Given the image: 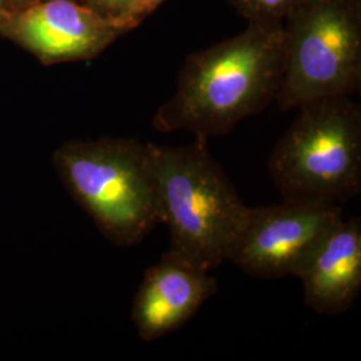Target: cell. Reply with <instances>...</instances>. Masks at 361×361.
I'll list each match as a JSON object with an SVG mask.
<instances>
[{
	"mask_svg": "<svg viewBox=\"0 0 361 361\" xmlns=\"http://www.w3.org/2000/svg\"><path fill=\"white\" fill-rule=\"evenodd\" d=\"M302 0H228L249 22H284Z\"/></svg>",
	"mask_w": 361,
	"mask_h": 361,
	"instance_id": "cell-10",
	"label": "cell"
},
{
	"mask_svg": "<svg viewBox=\"0 0 361 361\" xmlns=\"http://www.w3.org/2000/svg\"><path fill=\"white\" fill-rule=\"evenodd\" d=\"M0 31L44 65L95 58L128 32L75 0H40L11 16Z\"/></svg>",
	"mask_w": 361,
	"mask_h": 361,
	"instance_id": "cell-7",
	"label": "cell"
},
{
	"mask_svg": "<svg viewBox=\"0 0 361 361\" xmlns=\"http://www.w3.org/2000/svg\"><path fill=\"white\" fill-rule=\"evenodd\" d=\"M101 15L104 19L123 27L126 31L134 28L133 13L135 0H75Z\"/></svg>",
	"mask_w": 361,
	"mask_h": 361,
	"instance_id": "cell-11",
	"label": "cell"
},
{
	"mask_svg": "<svg viewBox=\"0 0 361 361\" xmlns=\"http://www.w3.org/2000/svg\"><path fill=\"white\" fill-rule=\"evenodd\" d=\"M343 216L341 207L289 201L247 207L226 261L257 279L296 276L310 252Z\"/></svg>",
	"mask_w": 361,
	"mask_h": 361,
	"instance_id": "cell-6",
	"label": "cell"
},
{
	"mask_svg": "<svg viewBox=\"0 0 361 361\" xmlns=\"http://www.w3.org/2000/svg\"><path fill=\"white\" fill-rule=\"evenodd\" d=\"M283 27V111L360 90L361 0H302Z\"/></svg>",
	"mask_w": 361,
	"mask_h": 361,
	"instance_id": "cell-5",
	"label": "cell"
},
{
	"mask_svg": "<svg viewBox=\"0 0 361 361\" xmlns=\"http://www.w3.org/2000/svg\"><path fill=\"white\" fill-rule=\"evenodd\" d=\"M304 302L320 314L348 312L361 292V222L343 216L297 271Z\"/></svg>",
	"mask_w": 361,
	"mask_h": 361,
	"instance_id": "cell-9",
	"label": "cell"
},
{
	"mask_svg": "<svg viewBox=\"0 0 361 361\" xmlns=\"http://www.w3.org/2000/svg\"><path fill=\"white\" fill-rule=\"evenodd\" d=\"M284 66L283 22H249L241 34L186 58L153 126L205 140L228 134L276 101Z\"/></svg>",
	"mask_w": 361,
	"mask_h": 361,
	"instance_id": "cell-1",
	"label": "cell"
},
{
	"mask_svg": "<svg viewBox=\"0 0 361 361\" xmlns=\"http://www.w3.org/2000/svg\"><path fill=\"white\" fill-rule=\"evenodd\" d=\"M269 176L283 201L341 207L361 192V109L347 95L298 107L274 145Z\"/></svg>",
	"mask_w": 361,
	"mask_h": 361,
	"instance_id": "cell-4",
	"label": "cell"
},
{
	"mask_svg": "<svg viewBox=\"0 0 361 361\" xmlns=\"http://www.w3.org/2000/svg\"><path fill=\"white\" fill-rule=\"evenodd\" d=\"M165 0H135L134 4V13H133V23L134 27L141 25L143 20L154 13L155 10L164 3Z\"/></svg>",
	"mask_w": 361,
	"mask_h": 361,
	"instance_id": "cell-12",
	"label": "cell"
},
{
	"mask_svg": "<svg viewBox=\"0 0 361 361\" xmlns=\"http://www.w3.org/2000/svg\"><path fill=\"white\" fill-rule=\"evenodd\" d=\"M39 1L40 0H0L1 6L6 8V11L10 13L11 16L25 11L28 7L37 4Z\"/></svg>",
	"mask_w": 361,
	"mask_h": 361,
	"instance_id": "cell-13",
	"label": "cell"
},
{
	"mask_svg": "<svg viewBox=\"0 0 361 361\" xmlns=\"http://www.w3.org/2000/svg\"><path fill=\"white\" fill-rule=\"evenodd\" d=\"M10 18H11V15L6 11V8L0 3V27L4 26L10 20Z\"/></svg>",
	"mask_w": 361,
	"mask_h": 361,
	"instance_id": "cell-14",
	"label": "cell"
},
{
	"mask_svg": "<svg viewBox=\"0 0 361 361\" xmlns=\"http://www.w3.org/2000/svg\"><path fill=\"white\" fill-rule=\"evenodd\" d=\"M154 169L159 219L170 234L169 250L210 271L224 261L247 205L209 150L195 137L186 146L147 142Z\"/></svg>",
	"mask_w": 361,
	"mask_h": 361,
	"instance_id": "cell-2",
	"label": "cell"
},
{
	"mask_svg": "<svg viewBox=\"0 0 361 361\" xmlns=\"http://www.w3.org/2000/svg\"><path fill=\"white\" fill-rule=\"evenodd\" d=\"M66 192L111 244L134 246L161 224L147 143L104 137L70 141L52 154Z\"/></svg>",
	"mask_w": 361,
	"mask_h": 361,
	"instance_id": "cell-3",
	"label": "cell"
},
{
	"mask_svg": "<svg viewBox=\"0 0 361 361\" xmlns=\"http://www.w3.org/2000/svg\"><path fill=\"white\" fill-rule=\"evenodd\" d=\"M219 290V281L168 250L143 274L133 300L131 320L145 343L182 328Z\"/></svg>",
	"mask_w": 361,
	"mask_h": 361,
	"instance_id": "cell-8",
	"label": "cell"
}]
</instances>
